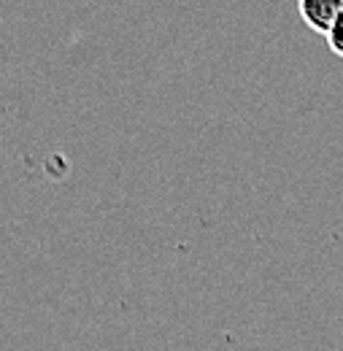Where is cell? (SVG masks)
I'll return each instance as SVG.
<instances>
[{"instance_id":"cell-2","label":"cell","mask_w":343,"mask_h":351,"mask_svg":"<svg viewBox=\"0 0 343 351\" xmlns=\"http://www.w3.org/2000/svg\"><path fill=\"white\" fill-rule=\"evenodd\" d=\"M324 38H327L330 51L343 57V8L338 11V16H335V22H333V27H330V33H327Z\"/></svg>"},{"instance_id":"cell-1","label":"cell","mask_w":343,"mask_h":351,"mask_svg":"<svg viewBox=\"0 0 343 351\" xmlns=\"http://www.w3.org/2000/svg\"><path fill=\"white\" fill-rule=\"evenodd\" d=\"M341 8H343V0H300L298 3V11H300L303 22L311 30L322 33V36L330 33V27H333V22H335V16H338Z\"/></svg>"}]
</instances>
